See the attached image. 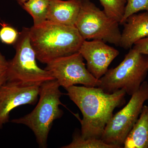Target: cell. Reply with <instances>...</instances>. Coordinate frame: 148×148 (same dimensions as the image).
I'll list each match as a JSON object with an SVG mask.
<instances>
[{
    "instance_id": "6da1fadb",
    "label": "cell",
    "mask_w": 148,
    "mask_h": 148,
    "mask_svg": "<svg viewBox=\"0 0 148 148\" xmlns=\"http://www.w3.org/2000/svg\"><path fill=\"white\" fill-rule=\"evenodd\" d=\"M65 89L82 114L80 134L83 138L101 139L114 109L125 103L126 93L123 89L111 93L99 87L84 86H72Z\"/></svg>"
},
{
    "instance_id": "7a4b0ae2",
    "label": "cell",
    "mask_w": 148,
    "mask_h": 148,
    "mask_svg": "<svg viewBox=\"0 0 148 148\" xmlns=\"http://www.w3.org/2000/svg\"><path fill=\"white\" fill-rule=\"evenodd\" d=\"M29 35L37 59L46 64L78 52L84 40L75 26L48 20L29 28Z\"/></svg>"
},
{
    "instance_id": "3957f363",
    "label": "cell",
    "mask_w": 148,
    "mask_h": 148,
    "mask_svg": "<svg viewBox=\"0 0 148 148\" xmlns=\"http://www.w3.org/2000/svg\"><path fill=\"white\" fill-rule=\"evenodd\" d=\"M56 79L48 81L40 86L39 100L36 108L30 113L11 122L26 125L34 132L40 147H47L49 134L56 120L60 118L63 112L59 108L62 92Z\"/></svg>"
},
{
    "instance_id": "277c9868",
    "label": "cell",
    "mask_w": 148,
    "mask_h": 148,
    "mask_svg": "<svg viewBox=\"0 0 148 148\" xmlns=\"http://www.w3.org/2000/svg\"><path fill=\"white\" fill-rule=\"evenodd\" d=\"M29 30L24 27L19 32L14 44L15 55L8 61L7 82L23 86H40L55 79L50 72L38 66L36 55L30 42Z\"/></svg>"
},
{
    "instance_id": "5b68a950",
    "label": "cell",
    "mask_w": 148,
    "mask_h": 148,
    "mask_svg": "<svg viewBox=\"0 0 148 148\" xmlns=\"http://www.w3.org/2000/svg\"><path fill=\"white\" fill-rule=\"evenodd\" d=\"M148 72V55L131 49L117 66L108 69L100 79V88L107 93L123 89L132 95L140 88Z\"/></svg>"
},
{
    "instance_id": "8992f818",
    "label": "cell",
    "mask_w": 148,
    "mask_h": 148,
    "mask_svg": "<svg viewBox=\"0 0 148 148\" xmlns=\"http://www.w3.org/2000/svg\"><path fill=\"white\" fill-rule=\"evenodd\" d=\"M119 24L90 0H82L75 27L84 40H100L119 46Z\"/></svg>"
},
{
    "instance_id": "52a82bcc",
    "label": "cell",
    "mask_w": 148,
    "mask_h": 148,
    "mask_svg": "<svg viewBox=\"0 0 148 148\" xmlns=\"http://www.w3.org/2000/svg\"><path fill=\"white\" fill-rule=\"evenodd\" d=\"M148 100V83L144 81L140 88L131 95L123 108L113 114L105 127L101 140L106 144L123 148L125 140Z\"/></svg>"
},
{
    "instance_id": "ba28073f",
    "label": "cell",
    "mask_w": 148,
    "mask_h": 148,
    "mask_svg": "<svg viewBox=\"0 0 148 148\" xmlns=\"http://www.w3.org/2000/svg\"><path fill=\"white\" fill-rule=\"evenodd\" d=\"M84 61V58L78 51L51 61L45 69L65 89L79 84L86 87H98L100 80L90 73Z\"/></svg>"
},
{
    "instance_id": "9c48e42d",
    "label": "cell",
    "mask_w": 148,
    "mask_h": 148,
    "mask_svg": "<svg viewBox=\"0 0 148 148\" xmlns=\"http://www.w3.org/2000/svg\"><path fill=\"white\" fill-rule=\"evenodd\" d=\"M40 86H23L7 82L0 87V129L9 120L14 109L25 105H34L38 99Z\"/></svg>"
},
{
    "instance_id": "30bf717a",
    "label": "cell",
    "mask_w": 148,
    "mask_h": 148,
    "mask_svg": "<svg viewBox=\"0 0 148 148\" xmlns=\"http://www.w3.org/2000/svg\"><path fill=\"white\" fill-rule=\"evenodd\" d=\"M78 52L86 60L87 69L97 79L107 73L111 63L119 54V51L100 40H84Z\"/></svg>"
},
{
    "instance_id": "8fae6325",
    "label": "cell",
    "mask_w": 148,
    "mask_h": 148,
    "mask_svg": "<svg viewBox=\"0 0 148 148\" xmlns=\"http://www.w3.org/2000/svg\"><path fill=\"white\" fill-rule=\"evenodd\" d=\"M122 25L124 28L119 46L130 49L136 42L148 37V12L130 15Z\"/></svg>"
},
{
    "instance_id": "7c38bea8",
    "label": "cell",
    "mask_w": 148,
    "mask_h": 148,
    "mask_svg": "<svg viewBox=\"0 0 148 148\" xmlns=\"http://www.w3.org/2000/svg\"><path fill=\"white\" fill-rule=\"evenodd\" d=\"M82 0H50L47 20L69 26H75Z\"/></svg>"
},
{
    "instance_id": "4fadbf2b",
    "label": "cell",
    "mask_w": 148,
    "mask_h": 148,
    "mask_svg": "<svg viewBox=\"0 0 148 148\" xmlns=\"http://www.w3.org/2000/svg\"><path fill=\"white\" fill-rule=\"evenodd\" d=\"M124 148H148V106L144 105L140 116L125 138Z\"/></svg>"
},
{
    "instance_id": "5bb4252c",
    "label": "cell",
    "mask_w": 148,
    "mask_h": 148,
    "mask_svg": "<svg viewBox=\"0 0 148 148\" xmlns=\"http://www.w3.org/2000/svg\"><path fill=\"white\" fill-rule=\"evenodd\" d=\"M50 0H29L21 6L32 16L34 26L47 20Z\"/></svg>"
},
{
    "instance_id": "9a60e30c",
    "label": "cell",
    "mask_w": 148,
    "mask_h": 148,
    "mask_svg": "<svg viewBox=\"0 0 148 148\" xmlns=\"http://www.w3.org/2000/svg\"><path fill=\"white\" fill-rule=\"evenodd\" d=\"M103 11L119 24L124 16L127 0H99Z\"/></svg>"
},
{
    "instance_id": "2e32d148",
    "label": "cell",
    "mask_w": 148,
    "mask_h": 148,
    "mask_svg": "<svg viewBox=\"0 0 148 148\" xmlns=\"http://www.w3.org/2000/svg\"><path fill=\"white\" fill-rule=\"evenodd\" d=\"M62 148H118L106 144L101 139L83 138L80 133L74 135L71 143Z\"/></svg>"
},
{
    "instance_id": "e0dca14e",
    "label": "cell",
    "mask_w": 148,
    "mask_h": 148,
    "mask_svg": "<svg viewBox=\"0 0 148 148\" xmlns=\"http://www.w3.org/2000/svg\"><path fill=\"white\" fill-rule=\"evenodd\" d=\"M0 40L5 44L14 45L19 37V33L14 27L4 22H0Z\"/></svg>"
},
{
    "instance_id": "ac0fdd59",
    "label": "cell",
    "mask_w": 148,
    "mask_h": 148,
    "mask_svg": "<svg viewBox=\"0 0 148 148\" xmlns=\"http://www.w3.org/2000/svg\"><path fill=\"white\" fill-rule=\"evenodd\" d=\"M144 10L148 12V0H127L124 16L120 24H123L130 15Z\"/></svg>"
},
{
    "instance_id": "d6986e66",
    "label": "cell",
    "mask_w": 148,
    "mask_h": 148,
    "mask_svg": "<svg viewBox=\"0 0 148 148\" xmlns=\"http://www.w3.org/2000/svg\"><path fill=\"white\" fill-rule=\"evenodd\" d=\"M8 61L0 52V87L7 82Z\"/></svg>"
},
{
    "instance_id": "ffe728a7",
    "label": "cell",
    "mask_w": 148,
    "mask_h": 148,
    "mask_svg": "<svg viewBox=\"0 0 148 148\" xmlns=\"http://www.w3.org/2000/svg\"><path fill=\"white\" fill-rule=\"evenodd\" d=\"M133 49L142 54L148 55V37L136 42Z\"/></svg>"
},
{
    "instance_id": "44dd1931",
    "label": "cell",
    "mask_w": 148,
    "mask_h": 148,
    "mask_svg": "<svg viewBox=\"0 0 148 148\" xmlns=\"http://www.w3.org/2000/svg\"><path fill=\"white\" fill-rule=\"evenodd\" d=\"M16 1L20 5L22 6L24 3H25L27 2L29 0H16Z\"/></svg>"
}]
</instances>
